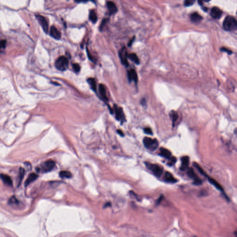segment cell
I'll use <instances>...</instances> for the list:
<instances>
[{"mask_svg":"<svg viewBox=\"0 0 237 237\" xmlns=\"http://www.w3.org/2000/svg\"><path fill=\"white\" fill-rule=\"evenodd\" d=\"M221 51L227 52L229 54H231L232 53V51H231L230 50H228V49H227V48H221Z\"/></svg>","mask_w":237,"mask_h":237,"instance_id":"35","label":"cell"},{"mask_svg":"<svg viewBox=\"0 0 237 237\" xmlns=\"http://www.w3.org/2000/svg\"><path fill=\"white\" fill-rule=\"evenodd\" d=\"M117 132L118 133L120 136H122V137L124 136V133H123V132H122V131H121L120 130H117Z\"/></svg>","mask_w":237,"mask_h":237,"instance_id":"37","label":"cell"},{"mask_svg":"<svg viewBox=\"0 0 237 237\" xmlns=\"http://www.w3.org/2000/svg\"><path fill=\"white\" fill-rule=\"evenodd\" d=\"M170 162L169 164L170 165H173L176 162V158L175 157H171V158H170Z\"/></svg>","mask_w":237,"mask_h":237,"instance_id":"34","label":"cell"},{"mask_svg":"<svg viewBox=\"0 0 237 237\" xmlns=\"http://www.w3.org/2000/svg\"><path fill=\"white\" fill-rule=\"evenodd\" d=\"M87 82L90 85L91 88L95 92H96V84L95 79L93 78H89L87 79Z\"/></svg>","mask_w":237,"mask_h":237,"instance_id":"23","label":"cell"},{"mask_svg":"<svg viewBox=\"0 0 237 237\" xmlns=\"http://www.w3.org/2000/svg\"><path fill=\"white\" fill-rule=\"evenodd\" d=\"M128 59H130L136 64H139L140 63L138 56L135 53H131L128 55Z\"/></svg>","mask_w":237,"mask_h":237,"instance_id":"25","label":"cell"},{"mask_svg":"<svg viewBox=\"0 0 237 237\" xmlns=\"http://www.w3.org/2000/svg\"><path fill=\"white\" fill-rule=\"evenodd\" d=\"M181 161H182V165L180 167V169L182 171H184L186 169H187V168L189 167L190 159H189V157L184 156L181 158Z\"/></svg>","mask_w":237,"mask_h":237,"instance_id":"14","label":"cell"},{"mask_svg":"<svg viewBox=\"0 0 237 237\" xmlns=\"http://www.w3.org/2000/svg\"><path fill=\"white\" fill-rule=\"evenodd\" d=\"M127 76L129 81H133L135 84L138 83V75L134 69H131L129 70L127 72Z\"/></svg>","mask_w":237,"mask_h":237,"instance_id":"10","label":"cell"},{"mask_svg":"<svg viewBox=\"0 0 237 237\" xmlns=\"http://www.w3.org/2000/svg\"><path fill=\"white\" fill-rule=\"evenodd\" d=\"M114 110L115 112V117L117 120L120 121H124V115L123 111L121 108H119L117 105H115Z\"/></svg>","mask_w":237,"mask_h":237,"instance_id":"9","label":"cell"},{"mask_svg":"<svg viewBox=\"0 0 237 237\" xmlns=\"http://www.w3.org/2000/svg\"><path fill=\"white\" fill-rule=\"evenodd\" d=\"M235 237H237V232L235 233Z\"/></svg>","mask_w":237,"mask_h":237,"instance_id":"40","label":"cell"},{"mask_svg":"<svg viewBox=\"0 0 237 237\" xmlns=\"http://www.w3.org/2000/svg\"><path fill=\"white\" fill-rule=\"evenodd\" d=\"M190 19L193 22H199L202 20V17L198 13H197V12H194L191 14Z\"/></svg>","mask_w":237,"mask_h":237,"instance_id":"21","label":"cell"},{"mask_svg":"<svg viewBox=\"0 0 237 237\" xmlns=\"http://www.w3.org/2000/svg\"><path fill=\"white\" fill-rule=\"evenodd\" d=\"M134 39H135V37H134L131 39V40L129 41V42L128 44V46H129V47L131 46V45H132V44L133 43V41L134 40Z\"/></svg>","mask_w":237,"mask_h":237,"instance_id":"36","label":"cell"},{"mask_svg":"<svg viewBox=\"0 0 237 237\" xmlns=\"http://www.w3.org/2000/svg\"><path fill=\"white\" fill-rule=\"evenodd\" d=\"M222 12L217 7H214L211 11V15L214 19H219L221 17Z\"/></svg>","mask_w":237,"mask_h":237,"instance_id":"13","label":"cell"},{"mask_svg":"<svg viewBox=\"0 0 237 237\" xmlns=\"http://www.w3.org/2000/svg\"><path fill=\"white\" fill-rule=\"evenodd\" d=\"M170 116L171 118L173 124L174 125L175 122L178 119V114L176 111H172L170 113Z\"/></svg>","mask_w":237,"mask_h":237,"instance_id":"27","label":"cell"},{"mask_svg":"<svg viewBox=\"0 0 237 237\" xmlns=\"http://www.w3.org/2000/svg\"><path fill=\"white\" fill-rule=\"evenodd\" d=\"M110 205H111L110 203H106V205H105V207H107V206H110Z\"/></svg>","mask_w":237,"mask_h":237,"instance_id":"39","label":"cell"},{"mask_svg":"<svg viewBox=\"0 0 237 237\" xmlns=\"http://www.w3.org/2000/svg\"><path fill=\"white\" fill-rule=\"evenodd\" d=\"M99 91L102 99L105 101H108V98L107 96L106 90L104 85L100 84L99 86Z\"/></svg>","mask_w":237,"mask_h":237,"instance_id":"16","label":"cell"},{"mask_svg":"<svg viewBox=\"0 0 237 237\" xmlns=\"http://www.w3.org/2000/svg\"><path fill=\"white\" fill-rule=\"evenodd\" d=\"M25 169L24 168H20L19 171L18 176V177L17 178V185L18 186H20V183H21V181L22 180L24 176L25 175Z\"/></svg>","mask_w":237,"mask_h":237,"instance_id":"22","label":"cell"},{"mask_svg":"<svg viewBox=\"0 0 237 237\" xmlns=\"http://www.w3.org/2000/svg\"><path fill=\"white\" fill-rule=\"evenodd\" d=\"M143 143L145 147L151 151L156 150L158 146V142L156 139H152L145 137L143 140Z\"/></svg>","mask_w":237,"mask_h":237,"instance_id":"4","label":"cell"},{"mask_svg":"<svg viewBox=\"0 0 237 237\" xmlns=\"http://www.w3.org/2000/svg\"><path fill=\"white\" fill-rule=\"evenodd\" d=\"M50 34L52 38L59 40L61 38V34L60 32L54 26H52L50 30Z\"/></svg>","mask_w":237,"mask_h":237,"instance_id":"11","label":"cell"},{"mask_svg":"<svg viewBox=\"0 0 237 237\" xmlns=\"http://www.w3.org/2000/svg\"><path fill=\"white\" fill-rule=\"evenodd\" d=\"M235 133H236L237 134V128L236 129V131H235Z\"/></svg>","mask_w":237,"mask_h":237,"instance_id":"41","label":"cell"},{"mask_svg":"<svg viewBox=\"0 0 237 237\" xmlns=\"http://www.w3.org/2000/svg\"><path fill=\"white\" fill-rule=\"evenodd\" d=\"M7 41L6 40H2L1 41V48L2 49H4L6 46Z\"/></svg>","mask_w":237,"mask_h":237,"instance_id":"32","label":"cell"},{"mask_svg":"<svg viewBox=\"0 0 237 237\" xmlns=\"http://www.w3.org/2000/svg\"><path fill=\"white\" fill-rule=\"evenodd\" d=\"M55 64L58 70L64 71L68 68L69 61L66 56H62L56 59Z\"/></svg>","mask_w":237,"mask_h":237,"instance_id":"3","label":"cell"},{"mask_svg":"<svg viewBox=\"0 0 237 237\" xmlns=\"http://www.w3.org/2000/svg\"><path fill=\"white\" fill-rule=\"evenodd\" d=\"M223 27L227 31L236 30L237 28V20L233 16H227L224 21Z\"/></svg>","mask_w":237,"mask_h":237,"instance_id":"1","label":"cell"},{"mask_svg":"<svg viewBox=\"0 0 237 237\" xmlns=\"http://www.w3.org/2000/svg\"><path fill=\"white\" fill-rule=\"evenodd\" d=\"M165 180L167 183H176L177 182V180L176 179L174 178V176H172V175L169 172H166V173L165 174Z\"/></svg>","mask_w":237,"mask_h":237,"instance_id":"20","label":"cell"},{"mask_svg":"<svg viewBox=\"0 0 237 237\" xmlns=\"http://www.w3.org/2000/svg\"><path fill=\"white\" fill-rule=\"evenodd\" d=\"M9 203L11 204L18 203V201L15 197H13L9 200Z\"/></svg>","mask_w":237,"mask_h":237,"instance_id":"33","label":"cell"},{"mask_svg":"<svg viewBox=\"0 0 237 237\" xmlns=\"http://www.w3.org/2000/svg\"><path fill=\"white\" fill-rule=\"evenodd\" d=\"M38 177V176L35 173H31L28 176L27 178V179L26 181L25 182V186L27 187L28 185L30 184L31 183L33 182L34 181H35Z\"/></svg>","mask_w":237,"mask_h":237,"instance_id":"19","label":"cell"},{"mask_svg":"<svg viewBox=\"0 0 237 237\" xmlns=\"http://www.w3.org/2000/svg\"><path fill=\"white\" fill-rule=\"evenodd\" d=\"M146 167L151 171L155 176L159 177L163 174V169L160 166L151 163H145Z\"/></svg>","mask_w":237,"mask_h":237,"instance_id":"5","label":"cell"},{"mask_svg":"<svg viewBox=\"0 0 237 237\" xmlns=\"http://www.w3.org/2000/svg\"><path fill=\"white\" fill-rule=\"evenodd\" d=\"M36 17L38 23L40 25L41 27H42L44 31L45 32L46 34H47L48 31V24L47 21L44 16L40 15H37Z\"/></svg>","mask_w":237,"mask_h":237,"instance_id":"8","label":"cell"},{"mask_svg":"<svg viewBox=\"0 0 237 237\" xmlns=\"http://www.w3.org/2000/svg\"><path fill=\"white\" fill-rule=\"evenodd\" d=\"M59 176L61 178H69L72 176V174L68 171H61L59 173Z\"/></svg>","mask_w":237,"mask_h":237,"instance_id":"26","label":"cell"},{"mask_svg":"<svg viewBox=\"0 0 237 237\" xmlns=\"http://www.w3.org/2000/svg\"><path fill=\"white\" fill-rule=\"evenodd\" d=\"M205 176L207 177V178L208 179V181L210 183V184H211L212 185H213L216 189L219 190V191H220L221 192H224L223 188L221 186V185L219 184V183L217 182V181L215 180L214 179L210 177L209 176H207V175H206Z\"/></svg>","mask_w":237,"mask_h":237,"instance_id":"12","label":"cell"},{"mask_svg":"<svg viewBox=\"0 0 237 237\" xmlns=\"http://www.w3.org/2000/svg\"><path fill=\"white\" fill-rule=\"evenodd\" d=\"M144 130L145 133H146L147 134H149V135H152L153 134L152 131L151 129L150 128H149V127L145 128Z\"/></svg>","mask_w":237,"mask_h":237,"instance_id":"31","label":"cell"},{"mask_svg":"<svg viewBox=\"0 0 237 237\" xmlns=\"http://www.w3.org/2000/svg\"><path fill=\"white\" fill-rule=\"evenodd\" d=\"M89 19L93 23H95L97 22V20H98L97 14L94 10H91L89 12Z\"/></svg>","mask_w":237,"mask_h":237,"instance_id":"24","label":"cell"},{"mask_svg":"<svg viewBox=\"0 0 237 237\" xmlns=\"http://www.w3.org/2000/svg\"><path fill=\"white\" fill-rule=\"evenodd\" d=\"M107 6L110 15L115 14L117 12V7L114 2L110 1L108 2L107 3Z\"/></svg>","mask_w":237,"mask_h":237,"instance_id":"15","label":"cell"},{"mask_svg":"<svg viewBox=\"0 0 237 237\" xmlns=\"http://www.w3.org/2000/svg\"><path fill=\"white\" fill-rule=\"evenodd\" d=\"M108 21H109V19H104L102 21V24H101V25H100V30H102L103 29L104 26L108 22Z\"/></svg>","mask_w":237,"mask_h":237,"instance_id":"30","label":"cell"},{"mask_svg":"<svg viewBox=\"0 0 237 237\" xmlns=\"http://www.w3.org/2000/svg\"><path fill=\"white\" fill-rule=\"evenodd\" d=\"M194 0H186L184 2V5L185 7H190L194 4Z\"/></svg>","mask_w":237,"mask_h":237,"instance_id":"28","label":"cell"},{"mask_svg":"<svg viewBox=\"0 0 237 237\" xmlns=\"http://www.w3.org/2000/svg\"><path fill=\"white\" fill-rule=\"evenodd\" d=\"M128 55L127 53V49L125 47L122 48L119 53V55L121 63L126 66H128V63L127 61Z\"/></svg>","mask_w":237,"mask_h":237,"instance_id":"7","label":"cell"},{"mask_svg":"<svg viewBox=\"0 0 237 237\" xmlns=\"http://www.w3.org/2000/svg\"><path fill=\"white\" fill-rule=\"evenodd\" d=\"M163 196H161V197H160L159 198V199H158V201H157V203H158V204H159V203H160L161 201H162V200H163Z\"/></svg>","mask_w":237,"mask_h":237,"instance_id":"38","label":"cell"},{"mask_svg":"<svg viewBox=\"0 0 237 237\" xmlns=\"http://www.w3.org/2000/svg\"><path fill=\"white\" fill-rule=\"evenodd\" d=\"M187 174L188 176L194 180V184L195 185H200L202 184V181L201 179L197 176L196 173L194 172V169L192 168H189L188 169Z\"/></svg>","mask_w":237,"mask_h":237,"instance_id":"6","label":"cell"},{"mask_svg":"<svg viewBox=\"0 0 237 237\" xmlns=\"http://www.w3.org/2000/svg\"><path fill=\"white\" fill-rule=\"evenodd\" d=\"M55 166V163L53 161H46L42 163L36 169L37 171L41 173H47L52 171Z\"/></svg>","mask_w":237,"mask_h":237,"instance_id":"2","label":"cell"},{"mask_svg":"<svg viewBox=\"0 0 237 237\" xmlns=\"http://www.w3.org/2000/svg\"><path fill=\"white\" fill-rule=\"evenodd\" d=\"M72 66L75 72H78L81 70L80 66H79V64H78V63H73Z\"/></svg>","mask_w":237,"mask_h":237,"instance_id":"29","label":"cell"},{"mask_svg":"<svg viewBox=\"0 0 237 237\" xmlns=\"http://www.w3.org/2000/svg\"><path fill=\"white\" fill-rule=\"evenodd\" d=\"M1 178L2 182L8 186H12L13 185V182L11 178L8 175L4 174H1Z\"/></svg>","mask_w":237,"mask_h":237,"instance_id":"17","label":"cell"},{"mask_svg":"<svg viewBox=\"0 0 237 237\" xmlns=\"http://www.w3.org/2000/svg\"><path fill=\"white\" fill-rule=\"evenodd\" d=\"M160 155L162 157L167 159H170L171 158V153L169 150L167 149L161 148L160 149Z\"/></svg>","mask_w":237,"mask_h":237,"instance_id":"18","label":"cell"}]
</instances>
